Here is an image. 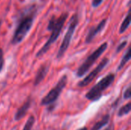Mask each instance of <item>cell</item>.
<instances>
[{
  "label": "cell",
  "mask_w": 131,
  "mask_h": 130,
  "mask_svg": "<svg viewBox=\"0 0 131 130\" xmlns=\"http://www.w3.org/2000/svg\"><path fill=\"white\" fill-rule=\"evenodd\" d=\"M78 22H79V18H78V15L77 13L74 14L71 19H70V22L68 25V30L65 33V35L63 38V41L61 42V44L59 48V50L57 53V56L56 58L57 59H61L64 54L66 53L67 50L69 48V45L71 44V39L73 38V35L74 34V31L76 30V28L78 25Z\"/></svg>",
  "instance_id": "cell-5"
},
{
  "label": "cell",
  "mask_w": 131,
  "mask_h": 130,
  "mask_svg": "<svg viewBox=\"0 0 131 130\" xmlns=\"http://www.w3.org/2000/svg\"><path fill=\"white\" fill-rule=\"evenodd\" d=\"M107 24V19L104 18L102 21H100V23L96 25L95 27H92L88 32V34L85 38V44H90L93 41V40L94 39V38L100 33L101 32Z\"/></svg>",
  "instance_id": "cell-9"
},
{
  "label": "cell",
  "mask_w": 131,
  "mask_h": 130,
  "mask_svg": "<svg viewBox=\"0 0 131 130\" xmlns=\"http://www.w3.org/2000/svg\"><path fill=\"white\" fill-rule=\"evenodd\" d=\"M131 110V103L130 102H128L127 104L124 106L121 107L117 113V116L118 117H123L126 115H128L130 113Z\"/></svg>",
  "instance_id": "cell-14"
},
{
  "label": "cell",
  "mask_w": 131,
  "mask_h": 130,
  "mask_svg": "<svg viewBox=\"0 0 131 130\" xmlns=\"http://www.w3.org/2000/svg\"><path fill=\"white\" fill-rule=\"evenodd\" d=\"M5 66V57H4V51L2 48H0V73L2 71Z\"/></svg>",
  "instance_id": "cell-16"
},
{
  "label": "cell",
  "mask_w": 131,
  "mask_h": 130,
  "mask_svg": "<svg viewBox=\"0 0 131 130\" xmlns=\"http://www.w3.org/2000/svg\"><path fill=\"white\" fill-rule=\"evenodd\" d=\"M108 47L107 42H104L101 44L96 50H94L91 54L88 56V57L84 61V62L80 65L76 71L77 77H82L84 76L88 70L91 68V67L94 64V63L99 59V57L104 53Z\"/></svg>",
  "instance_id": "cell-4"
},
{
  "label": "cell",
  "mask_w": 131,
  "mask_h": 130,
  "mask_svg": "<svg viewBox=\"0 0 131 130\" xmlns=\"http://www.w3.org/2000/svg\"><path fill=\"white\" fill-rule=\"evenodd\" d=\"M130 47H128V48L127 49L125 54H124V56L122 57V58H121V62H120V64H119V65H118V67H117V71L121 70L124 67V66L130 61Z\"/></svg>",
  "instance_id": "cell-12"
},
{
  "label": "cell",
  "mask_w": 131,
  "mask_h": 130,
  "mask_svg": "<svg viewBox=\"0 0 131 130\" xmlns=\"http://www.w3.org/2000/svg\"><path fill=\"white\" fill-rule=\"evenodd\" d=\"M104 2V0H92V6L94 8H97L101 5V3Z\"/></svg>",
  "instance_id": "cell-19"
},
{
  "label": "cell",
  "mask_w": 131,
  "mask_h": 130,
  "mask_svg": "<svg viewBox=\"0 0 131 130\" xmlns=\"http://www.w3.org/2000/svg\"><path fill=\"white\" fill-rule=\"evenodd\" d=\"M77 130H88V128L87 127H81V128H80V129H78Z\"/></svg>",
  "instance_id": "cell-21"
},
{
  "label": "cell",
  "mask_w": 131,
  "mask_h": 130,
  "mask_svg": "<svg viewBox=\"0 0 131 130\" xmlns=\"http://www.w3.org/2000/svg\"><path fill=\"white\" fill-rule=\"evenodd\" d=\"M131 97V87L130 86L127 87V88L124 90V99L125 100H130Z\"/></svg>",
  "instance_id": "cell-18"
},
{
  "label": "cell",
  "mask_w": 131,
  "mask_h": 130,
  "mask_svg": "<svg viewBox=\"0 0 131 130\" xmlns=\"http://www.w3.org/2000/svg\"><path fill=\"white\" fill-rule=\"evenodd\" d=\"M109 61H110V60L108 57H104L101 61V62L98 64V65L92 71H91L82 80H80L77 84L78 87H85L88 86L97 77V75L104 69V67L109 64Z\"/></svg>",
  "instance_id": "cell-7"
},
{
  "label": "cell",
  "mask_w": 131,
  "mask_h": 130,
  "mask_svg": "<svg viewBox=\"0 0 131 130\" xmlns=\"http://www.w3.org/2000/svg\"><path fill=\"white\" fill-rule=\"evenodd\" d=\"M104 130H115V129H114V123L110 124Z\"/></svg>",
  "instance_id": "cell-20"
},
{
  "label": "cell",
  "mask_w": 131,
  "mask_h": 130,
  "mask_svg": "<svg viewBox=\"0 0 131 130\" xmlns=\"http://www.w3.org/2000/svg\"><path fill=\"white\" fill-rule=\"evenodd\" d=\"M1 25H2V20L0 19V27H1Z\"/></svg>",
  "instance_id": "cell-22"
},
{
  "label": "cell",
  "mask_w": 131,
  "mask_h": 130,
  "mask_svg": "<svg viewBox=\"0 0 131 130\" xmlns=\"http://www.w3.org/2000/svg\"><path fill=\"white\" fill-rule=\"evenodd\" d=\"M35 118L34 116H30L28 117V119L27 120L24 127L22 130H31L32 127L34 126L35 125Z\"/></svg>",
  "instance_id": "cell-15"
},
{
  "label": "cell",
  "mask_w": 131,
  "mask_h": 130,
  "mask_svg": "<svg viewBox=\"0 0 131 130\" xmlns=\"http://www.w3.org/2000/svg\"><path fill=\"white\" fill-rule=\"evenodd\" d=\"M110 120H111V115L109 113L105 114L104 116H103L101 120L97 121L91 127V129L90 130H101L102 128H104V126H107L109 124Z\"/></svg>",
  "instance_id": "cell-11"
},
{
  "label": "cell",
  "mask_w": 131,
  "mask_h": 130,
  "mask_svg": "<svg viewBox=\"0 0 131 130\" xmlns=\"http://www.w3.org/2000/svg\"><path fill=\"white\" fill-rule=\"evenodd\" d=\"M68 17V13L64 12V13H62L58 18H56L55 16H53L50 19L47 28L48 31H50L51 32V35L48 38V41L45 42V44L42 46V48L37 52L36 57H42L45 53L48 52V51L50 49L51 44H53L57 41V39L58 38L61 32L62 31V28L64 27V25Z\"/></svg>",
  "instance_id": "cell-1"
},
{
  "label": "cell",
  "mask_w": 131,
  "mask_h": 130,
  "mask_svg": "<svg viewBox=\"0 0 131 130\" xmlns=\"http://www.w3.org/2000/svg\"><path fill=\"white\" fill-rule=\"evenodd\" d=\"M31 103H32V99L30 97H28L27 100L25 101V103L16 111V113L14 116V120L15 121L18 122L25 116V115L27 114L28 110L30 109V107L31 106Z\"/></svg>",
  "instance_id": "cell-10"
},
{
  "label": "cell",
  "mask_w": 131,
  "mask_h": 130,
  "mask_svg": "<svg viewBox=\"0 0 131 130\" xmlns=\"http://www.w3.org/2000/svg\"><path fill=\"white\" fill-rule=\"evenodd\" d=\"M50 66H51V63L49 61H46L45 63H43L38 69L35 78H34V86L37 87L38 85H39L45 78V77L47 76L49 69H50Z\"/></svg>",
  "instance_id": "cell-8"
},
{
  "label": "cell",
  "mask_w": 131,
  "mask_h": 130,
  "mask_svg": "<svg viewBox=\"0 0 131 130\" xmlns=\"http://www.w3.org/2000/svg\"><path fill=\"white\" fill-rule=\"evenodd\" d=\"M34 18L35 13L32 12L27 13L20 18L11 40V43L13 45L18 44L24 40L33 25Z\"/></svg>",
  "instance_id": "cell-2"
},
{
  "label": "cell",
  "mask_w": 131,
  "mask_h": 130,
  "mask_svg": "<svg viewBox=\"0 0 131 130\" xmlns=\"http://www.w3.org/2000/svg\"><path fill=\"white\" fill-rule=\"evenodd\" d=\"M127 40H125V41H122L121 43H120L119 44H118V46L117 47V48H116V54H118L119 52H121L126 46H127Z\"/></svg>",
  "instance_id": "cell-17"
},
{
  "label": "cell",
  "mask_w": 131,
  "mask_h": 130,
  "mask_svg": "<svg viewBox=\"0 0 131 130\" xmlns=\"http://www.w3.org/2000/svg\"><path fill=\"white\" fill-rule=\"evenodd\" d=\"M130 11H128L126 18H124V20L123 21L121 27H120V29H119V33L120 34H123L124 33L127 29L130 27Z\"/></svg>",
  "instance_id": "cell-13"
},
{
  "label": "cell",
  "mask_w": 131,
  "mask_h": 130,
  "mask_svg": "<svg viewBox=\"0 0 131 130\" xmlns=\"http://www.w3.org/2000/svg\"><path fill=\"white\" fill-rule=\"evenodd\" d=\"M115 77L116 76L113 73H110L107 76L104 77L86 93L85 98L91 102L98 101L102 97L104 92L107 90L114 82Z\"/></svg>",
  "instance_id": "cell-3"
},
{
  "label": "cell",
  "mask_w": 131,
  "mask_h": 130,
  "mask_svg": "<svg viewBox=\"0 0 131 130\" xmlns=\"http://www.w3.org/2000/svg\"><path fill=\"white\" fill-rule=\"evenodd\" d=\"M68 84V76L64 74L59 79L58 82L55 84V86L41 99V106H51L54 103H55L61 94L63 90L65 88Z\"/></svg>",
  "instance_id": "cell-6"
}]
</instances>
